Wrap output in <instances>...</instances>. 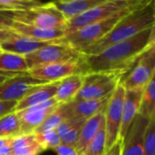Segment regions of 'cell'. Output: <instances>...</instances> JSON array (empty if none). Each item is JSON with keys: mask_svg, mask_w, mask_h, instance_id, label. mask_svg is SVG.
Instances as JSON below:
<instances>
[{"mask_svg": "<svg viewBox=\"0 0 155 155\" xmlns=\"http://www.w3.org/2000/svg\"><path fill=\"white\" fill-rule=\"evenodd\" d=\"M155 25L134 37L113 45L94 55H80L79 74L120 73L124 76L136 64L141 55L155 45Z\"/></svg>", "mask_w": 155, "mask_h": 155, "instance_id": "cell-1", "label": "cell"}, {"mask_svg": "<svg viewBox=\"0 0 155 155\" xmlns=\"http://www.w3.org/2000/svg\"><path fill=\"white\" fill-rule=\"evenodd\" d=\"M155 25V1H146L124 17L101 40L84 48L79 53L82 55H94L107 47L128 40L139 33Z\"/></svg>", "mask_w": 155, "mask_h": 155, "instance_id": "cell-2", "label": "cell"}, {"mask_svg": "<svg viewBox=\"0 0 155 155\" xmlns=\"http://www.w3.org/2000/svg\"><path fill=\"white\" fill-rule=\"evenodd\" d=\"M147 0H145L143 4V5ZM130 7L127 9H124L114 15L106 18L103 21L94 23L91 25H88L83 28H80L74 33H71L69 35H66L63 36L62 38H59L57 40H54V43L55 44H62L70 46L71 48L80 52L84 48L96 43L97 41L101 40L104 36H105L113 28L114 26L126 15H128L130 12L137 8L138 6Z\"/></svg>", "mask_w": 155, "mask_h": 155, "instance_id": "cell-3", "label": "cell"}, {"mask_svg": "<svg viewBox=\"0 0 155 155\" xmlns=\"http://www.w3.org/2000/svg\"><path fill=\"white\" fill-rule=\"evenodd\" d=\"M145 0H104L103 3L90 8L84 13L68 20L64 35L74 33L88 25L109 18L124 9L140 5Z\"/></svg>", "mask_w": 155, "mask_h": 155, "instance_id": "cell-4", "label": "cell"}, {"mask_svg": "<svg viewBox=\"0 0 155 155\" xmlns=\"http://www.w3.org/2000/svg\"><path fill=\"white\" fill-rule=\"evenodd\" d=\"M124 77L120 73H92L85 74L83 85L73 101L99 100L110 96Z\"/></svg>", "mask_w": 155, "mask_h": 155, "instance_id": "cell-5", "label": "cell"}, {"mask_svg": "<svg viewBox=\"0 0 155 155\" xmlns=\"http://www.w3.org/2000/svg\"><path fill=\"white\" fill-rule=\"evenodd\" d=\"M15 21L43 29L62 30L64 32L67 26V20L56 9L53 2L45 3L29 10L16 11Z\"/></svg>", "mask_w": 155, "mask_h": 155, "instance_id": "cell-6", "label": "cell"}, {"mask_svg": "<svg viewBox=\"0 0 155 155\" xmlns=\"http://www.w3.org/2000/svg\"><path fill=\"white\" fill-rule=\"evenodd\" d=\"M124 94L125 89L120 83L111 94L105 108L104 124L106 135V153L119 140Z\"/></svg>", "mask_w": 155, "mask_h": 155, "instance_id": "cell-7", "label": "cell"}, {"mask_svg": "<svg viewBox=\"0 0 155 155\" xmlns=\"http://www.w3.org/2000/svg\"><path fill=\"white\" fill-rule=\"evenodd\" d=\"M155 74V45L145 51L134 67L126 74L121 84L125 90L145 88Z\"/></svg>", "mask_w": 155, "mask_h": 155, "instance_id": "cell-8", "label": "cell"}, {"mask_svg": "<svg viewBox=\"0 0 155 155\" xmlns=\"http://www.w3.org/2000/svg\"><path fill=\"white\" fill-rule=\"evenodd\" d=\"M80 53L68 45L53 43L49 44L41 49L25 55V59L28 67V71L38 65L67 62L76 60L80 57Z\"/></svg>", "mask_w": 155, "mask_h": 155, "instance_id": "cell-9", "label": "cell"}, {"mask_svg": "<svg viewBox=\"0 0 155 155\" xmlns=\"http://www.w3.org/2000/svg\"><path fill=\"white\" fill-rule=\"evenodd\" d=\"M47 83L31 77L28 73L14 76L0 84V101L19 102L40 85Z\"/></svg>", "mask_w": 155, "mask_h": 155, "instance_id": "cell-10", "label": "cell"}, {"mask_svg": "<svg viewBox=\"0 0 155 155\" xmlns=\"http://www.w3.org/2000/svg\"><path fill=\"white\" fill-rule=\"evenodd\" d=\"M78 59L38 65L27 73L31 77L47 84L61 81L71 74H79Z\"/></svg>", "mask_w": 155, "mask_h": 155, "instance_id": "cell-11", "label": "cell"}, {"mask_svg": "<svg viewBox=\"0 0 155 155\" xmlns=\"http://www.w3.org/2000/svg\"><path fill=\"white\" fill-rule=\"evenodd\" d=\"M149 120L137 114L122 139L120 155H143V138Z\"/></svg>", "mask_w": 155, "mask_h": 155, "instance_id": "cell-12", "label": "cell"}, {"mask_svg": "<svg viewBox=\"0 0 155 155\" xmlns=\"http://www.w3.org/2000/svg\"><path fill=\"white\" fill-rule=\"evenodd\" d=\"M53 41L49 42H43L38 41L30 37L23 36L20 35H15L12 36L11 38L4 41L0 44V49L3 52L6 53H12L19 55H26L29 54H32L42 47L52 44Z\"/></svg>", "mask_w": 155, "mask_h": 155, "instance_id": "cell-13", "label": "cell"}, {"mask_svg": "<svg viewBox=\"0 0 155 155\" xmlns=\"http://www.w3.org/2000/svg\"><path fill=\"white\" fill-rule=\"evenodd\" d=\"M143 90L144 88L125 90L123 105V118L119 133V139L121 140L125 135L134 118L139 112Z\"/></svg>", "mask_w": 155, "mask_h": 155, "instance_id": "cell-14", "label": "cell"}, {"mask_svg": "<svg viewBox=\"0 0 155 155\" xmlns=\"http://www.w3.org/2000/svg\"><path fill=\"white\" fill-rule=\"evenodd\" d=\"M58 106L49 109H35L34 107H29L22 111L15 112L20 121V132L18 135L34 133L45 118Z\"/></svg>", "mask_w": 155, "mask_h": 155, "instance_id": "cell-15", "label": "cell"}, {"mask_svg": "<svg viewBox=\"0 0 155 155\" xmlns=\"http://www.w3.org/2000/svg\"><path fill=\"white\" fill-rule=\"evenodd\" d=\"M11 29L17 35L30 37L38 41L49 42L54 41L62 38L64 35V31L62 30H52V29H43L34 25L23 24L15 21Z\"/></svg>", "mask_w": 155, "mask_h": 155, "instance_id": "cell-16", "label": "cell"}, {"mask_svg": "<svg viewBox=\"0 0 155 155\" xmlns=\"http://www.w3.org/2000/svg\"><path fill=\"white\" fill-rule=\"evenodd\" d=\"M59 83L60 81H57L40 85L38 88L34 90L32 93H30L28 95H26L25 98H23L17 103L15 112L22 111L29 107H33L51 98H54L56 94Z\"/></svg>", "mask_w": 155, "mask_h": 155, "instance_id": "cell-17", "label": "cell"}, {"mask_svg": "<svg viewBox=\"0 0 155 155\" xmlns=\"http://www.w3.org/2000/svg\"><path fill=\"white\" fill-rule=\"evenodd\" d=\"M84 77L81 74H74L62 79L54 95L56 102L60 104L72 102L83 85Z\"/></svg>", "mask_w": 155, "mask_h": 155, "instance_id": "cell-18", "label": "cell"}, {"mask_svg": "<svg viewBox=\"0 0 155 155\" xmlns=\"http://www.w3.org/2000/svg\"><path fill=\"white\" fill-rule=\"evenodd\" d=\"M110 96L99 100H82L70 102L72 117L86 121L106 108Z\"/></svg>", "mask_w": 155, "mask_h": 155, "instance_id": "cell-19", "label": "cell"}, {"mask_svg": "<svg viewBox=\"0 0 155 155\" xmlns=\"http://www.w3.org/2000/svg\"><path fill=\"white\" fill-rule=\"evenodd\" d=\"M104 1V0H61L53 2V4L68 21Z\"/></svg>", "mask_w": 155, "mask_h": 155, "instance_id": "cell-20", "label": "cell"}, {"mask_svg": "<svg viewBox=\"0 0 155 155\" xmlns=\"http://www.w3.org/2000/svg\"><path fill=\"white\" fill-rule=\"evenodd\" d=\"M104 113H105V109L94 114V116H92L91 118L87 119L84 122L81 129L79 139L74 146L78 153L83 152L85 146L92 141V139L95 136V134L99 131L101 125L104 122Z\"/></svg>", "mask_w": 155, "mask_h": 155, "instance_id": "cell-21", "label": "cell"}, {"mask_svg": "<svg viewBox=\"0 0 155 155\" xmlns=\"http://www.w3.org/2000/svg\"><path fill=\"white\" fill-rule=\"evenodd\" d=\"M72 117L70 103L60 104L53 113H51L45 120L37 127L34 134H41L48 131H54L64 121Z\"/></svg>", "mask_w": 155, "mask_h": 155, "instance_id": "cell-22", "label": "cell"}, {"mask_svg": "<svg viewBox=\"0 0 155 155\" xmlns=\"http://www.w3.org/2000/svg\"><path fill=\"white\" fill-rule=\"evenodd\" d=\"M0 71L24 74L28 72V67L23 55L3 52L0 54Z\"/></svg>", "mask_w": 155, "mask_h": 155, "instance_id": "cell-23", "label": "cell"}, {"mask_svg": "<svg viewBox=\"0 0 155 155\" xmlns=\"http://www.w3.org/2000/svg\"><path fill=\"white\" fill-rule=\"evenodd\" d=\"M139 114L150 120L155 117V78L153 77L145 86L141 100Z\"/></svg>", "mask_w": 155, "mask_h": 155, "instance_id": "cell-24", "label": "cell"}, {"mask_svg": "<svg viewBox=\"0 0 155 155\" xmlns=\"http://www.w3.org/2000/svg\"><path fill=\"white\" fill-rule=\"evenodd\" d=\"M106 135L104 122L92 141L85 146L79 155H105L106 154Z\"/></svg>", "mask_w": 155, "mask_h": 155, "instance_id": "cell-25", "label": "cell"}, {"mask_svg": "<svg viewBox=\"0 0 155 155\" xmlns=\"http://www.w3.org/2000/svg\"><path fill=\"white\" fill-rule=\"evenodd\" d=\"M20 121L15 113L0 118V138L15 137L19 134Z\"/></svg>", "mask_w": 155, "mask_h": 155, "instance_id": "cell-26", "label": "cell"}, {"mask_svg": "<svg viewBox=\"0 0 155 155\" xmlns=\"http://www.w3.org/2000/svg\"><path fill=\"white\" fill-rule=\"evenodd\" d=\"M44 4L36 0H0V11H25Z\"/></svg>", "mask_w": 155, "mask_h": 155, "instance_id": "cell-27", "label": "cell"}, {"mask_svg": "<svg viewBox=\"0 0 155 155\" xmlns=\"http://www.w3.org/2000/svg\"><path fill=\"white\" fill-rule=\"evenodd\" d=\"M36 141L45 150L54 149L61 144V139L55 133V131H48L41 134H35Z\"/></svg>", "mask_w": 155, "mask_h": 155, "instance_id": "cell-28", "label": "cell"}, {"mask_svg": "<svg viewBox=\"0 0 155 155\" xmlns=\"http://www.w3.org/2000/svg\"><path fill=\"white\" fill-rule=\"evenodd\" d=\"M143 155H155V117L149 120L143 138Z\"/></svg>", "mask_w": 155, "mask_h": 155, "instance_id": "cell-29", "label": "cell"}, {"mask_svg": "<svg viewBox=\"0 0 155 155\" xmlns=\"http://www.w3.org/2000/svg\"><path fill=\"white\" fill-rule=\"evenodd\" d=\"M84 123L79 124L76 126L73 127L71 130H69L65 134H64L60 139H61V143L62 144H65V145H69V146H73L74 147L78 139H79V135L81 133V129L83 127Z\"/></svg>", "mask_w": 155, "mask_h": 155, "instance_id": "cell-30", "label": "cell"}, {"mask_svg": "<svg viewBox=\"0 0 155 155\" xmlns=\"http://www.w3.org/2000/svg\"><path fill=\"white\" fill-rule=\"evenodd\" d=\"M85 120L83 119H78V118H74V117H70L68 119H66L65 121H64L54 131L57 134V135L61 138L64 134H65L69 130H71L73 127L76 126L79 124L84 123Z\"/></svg>", "mask_w": 155, "mask_h": 155, "instance_id": "cell-31", "label": "cell"}, {"mask_svg": "<svg viewBox=\"0 0 155 155\" xmlns=\"http://www.w3.org/2000/svg\"><path fill=\"white\" fill-rule=\"evenodd\" d=\"M16 11H0V29H11Z\"/></svg>", "mask_w": 155, "mask_h": 155, "instance_id": "cell-32", "label": "cell"}, {"mask_svg": "<svg viewBox=\"0 0 155 155\" xmlns=\"http://www.w3.org/2000/svg\"><path fill=\"white\" fill-rule=\"evenodd\" d=\"M17 105L15 101H0V118L15 113Z\"/></svg>", "mask_w": 155, "mask_h": 155, "instance_id": "cell-33", "label": "cell"}, {"mask_svg": "<svg viewBox=\"0 0 155 155\" xmlns=\"http://www.w3.org/2000/svg\"><path fill=\"white\" fill-rule=\"evenodd\" d=\"M54 150L56 152L57 155H79L74 147L62 144V143L58 145L56 148H54Z\"/></svg>", "mask_w": 155, "mask_h": 155, "instance_id": "cell-34", "label": "cell"}, {"mask_svg": "<svg viewBox=\"0 0 155 155\" xmlns=\"http://www.w3.org/2000/svg\"><path fill=\"white\" fill-rule=\"evenodd\" d=\"M15 35L16 33H15L12 29H0V44Z\"/></svg>", "mask_w": 155, "mask_h": 155, "instance_id": "cell-35", "label": "cell"}, {"mask_svg": "<svg viewBox=\"0 0 155 155\" xmlns=\"http://www.w3.org/2000/svg\"><path fill=\"white\" fill-rule=\"evenodd\" d=\"M121 146H122V140L119 139L117 143L106 153L105 155H120L121 153Z\"/></svg>", "mask_w": 155, "mask_h": 155, "instance_id": "cell-36", "label": "cell"}, {"mask_svg": "<svg viewBox=\"0 0 155 155\" xmlns=\"http://www.w3.org/2000/svg\"><path fill=\"white\" fill-rule=\"evenodd\" d=\"M25 74V73H24ZM18 74H16V73H10V72H5V71H0V84L4 83L5 81L14 77V76H16Z\"/></svg>", "mask_w": 155, "mask_h": 155, "instance_id": "cell-37", "label": "cell"}, {"mask_svg": "<svg viewBox=\"0 0 155 155\" xmlns=\"http://www.w3.org/2000/svg\"><path fill=\"white\" fill-rule=\"evenodd\" d=\"M13 139V138H12ZM12 142V141H11ZM11 142L2 147H0V155H12Z\"/></svg>", "mask_w": 155, "mask_h": 155, "instance_id": "cell-38", "label": "cell"}, {"mask_svg": "<svg viewBox=\"0 0 155 155\" xmlns=\"http://www.w3.org/2000/svg\"><path fill=\"white\" fill-rule=\"evenodd\" d=\"M12 138L13 137H9V138H0V147L9 143L11 141H12Z\"/></svg>", "mask_w": 155, "mask_h": 155, "instance_id": "cell-39", "label": "cell"}, {"mask_svg": "<svg viewBox=\"0 0 155 155\" xmlns=\"http://www.w3.org/2000/svg\"><path fill=\"white\" fill-rule=\"evenodd\" d=\"M2 53H3V51H2V50H1V49H0V54H2Z\"/></svg>", "mask_w": 155, "mask_h": 155, "instance_id": "cell-40", "label": "cell"}]
</instances>
